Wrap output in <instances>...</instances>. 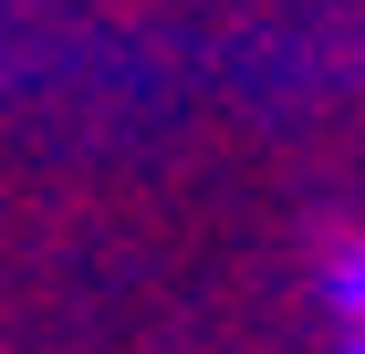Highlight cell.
<instances>
[{
	"label": "cell",
	"mask_w": 365,
	"mask_h": 354,
	"mask_svg": "<svg viewBox=\"0 0 365 354\" xmlns=\"http://www.w3.org/2000/svg\"><path fill=\"white\" fill-rule=\"evenodd\" d=\"M324 292H334V313H344V323L365 333V240H344V250H334V271H324Z\"/></svg>",
	"instance_id": "6da1fadb"
},
{
	"label": "cell",
	"mask_w": 365,
	"mask_h": 354,
	"mask_svg": "<svg viewBox=\"0 0 365 354\" xmlns=\"http://www.w3.org/2000/svg\"><path fill=\"white\" fill-rule=\"evenodd\" d=\"M344 354H365V333H355V344H344Z\"/></svg>",
	"instance_id": "7a4b0ae2"
}]
</instances>
